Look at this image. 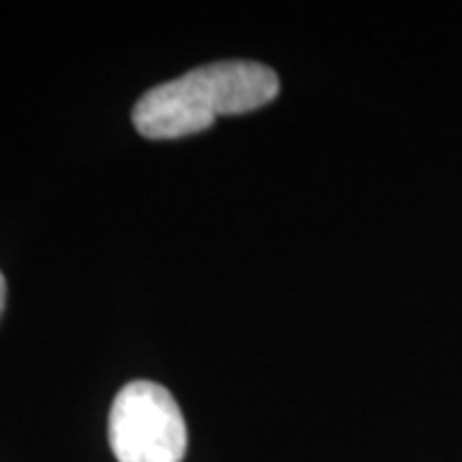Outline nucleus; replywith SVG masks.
<instances>
[{"label":"nucleus","instance_id":"7ed1b4c3","mask_svg":"<svg viewBox=\"0 0 462 462\" xmlns=\"http://www.w3.org/2000/svg\"><path fill=\"white\" fill-rule=\"evenodd\" d=\"M3 309H5V278L0 273V316H3Z\"/></svg>","mask_w":462,"mask_h":462},{"label":"nucleus","instance_id":"f257e3e1","mask_svg":"<svg viewBox=\"0 0 462 462\" xmlns=\"http://www.w3.org/2000/svg\"><path fill=\"white\" fill-rule=\"evenodd\" d=\"M278 90L281 80L267 65L214 62L147 90L136 100L132 121L144 139H180L208 129L218 116L263 108L278 98Z\"/></svg>","mask_w":462,"mask_h":462},{"label":"nucleus","instance_id":"f03ea898","mask_svg":"<svg viewBox=\"0 0 462 462\" xmlns=\"http://www.w3.org/2000/svg\"><path fill=\"white\" fill-rule=\"evenodd\" d=\"M108 442L118 462H182L188 427L175 396L152 380L124 385L108 416Z\"/></svg>","mask_w":462,"mask_h":462}]
</instances>
